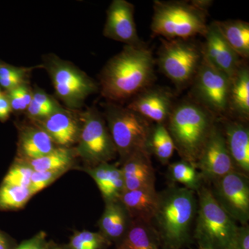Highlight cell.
<instances>
[{"instance_id": "6da1fadb", "label": "cell", "mask_w": 249, "mask_h": 249, "mask_svg": "<svg viewBox=\"0 0 249 249\" xmlns=\"http://www.w3.org/2000/svg\"><path fill=\"white\" fill-rule=\"evenodd\" d=\"M155 64L147 47L124 46L101 72V94L111 103L134 97L151 87L155 78Z\"/></svg>"}, {"instance_id": "7a4b0ae2", "label": "cell", "mask_w": 249, "mask_h": 249, "mask_svg": "<svg viewBox=\"0 0 249 249\" xmlns=\"http://www.w3.org/2000/svg\"><path fill=\"white\" fill-rule=\"evenodd\" d=\"M197 211L195 192L170 185L159 193L152 225L163 249H181L191 241Z\"/></svg>"}, {"instance_id": "3957f363", "label": "cell", "mask_w": 249, "mask_h": 249, "mask_svg": "<svg viewBox=\"0 0 249 249\" xmlns=\"http://www.w3.org/2000/svg\"><path fill=\"white\" fill-rule=\"evenodd\" d=\"M216 119L193 99L183 100L174 106L165 126L181 160L196 166Z\"/></svg>"}, {"instance_id": "277c9868", "label": "cell", "mask_w": 249, "mask_h": 249, "mask_svg": "<svg viewBox=\"0 0 249 249\" xmlns=\"http://www.w3.org/2000/svg\"><path fill=\"white\" fill-rule=\"evenodd\" d=\"M151 31L154 36L165 40H190L197 35L204 36L209 25L208 13L198 9L191 1H154Z\"/></svg>"}, {"instance_id": "5b68a950", "label": "cell", "mask_w": 249, "mask_h": 249, "mask_svg": "<svg viewBox=\"0 0 249 249\" xmlns=\"http://www.w3.org/2000/svg\"><path fill=\"white\" fill-rule=\"evenodd\" d=\"M197 195L194 237L199 249H231L238 226L203 185Z\"/></svg>"}, {"instance_id": "8992f818", "label": "cell", "mask_w": 249, "mask_h": 249, "mask_svg": "<svg viewBox=\"0 0 249 249\" xmlns=\"http://www.w3.org/2000/svg\"><path fill=\"white\" fill-rule=\"evenodd\" d=\"M104 118L121 164L136 152L146 150L151 122L127 107L111 102L105 106Z\"/></svg>"}, {"instance_id": "52a82bcc", "label": "cell", "mask_w": 249, "mask_h": 249, "mask_svg": "<svg viewBox=\"0 0 249 249\" xmlns=\"http://www.w3.org/2000/svg\"><path fill=\"white\" fill-rule=\"evenodd\" d=\"M42 66L50 77L55 94L68 109H79L88 96L98 91V84L94 80L55 54L44 55Z\"/></svg>"}, {"instance_id": "ba28073f", "label": "cell", "mask_w": 249, "mask_h": 249, "mask_svg": "<svg viewBox=\"0 0 249 249\" xmlns=\"http://www.w3.org/2000/svg\"><path fill=\"white\" fill-rule=\"evenodd\" d=\"M82 126L77 156H79L88 167L91 168L115 159L117 152L104 116L97 108L88 107L80 113Z\"/></svg>"}, {"instance_id": "9c48e42d", "label": "cell", "mask_w": 249, "mask_h": 249, "mask_svg": "<svg viewBox=\"0 0 249 249\" xmlns=\"http://www.w3.org/2000/svg\"><path fill=\"white\" fill-rule=\"evenodd\" d=\"M201 47L190 40H162L159 52L160 71L178 89L191 84L202 60Z\"/></svg>"}, {"instance_id": "30bf717a", "label": "cell", "mask_w": 249, "mask_h": 249, "mask_svg": "<svg viewBox=\"0 0 249 249\" xmlns=\"http://www.w3.org/2000/svg\"><path fill=\"white\" fill-rule=\"evenodd\" d=\"M192 84L193 100L216 117H227L231 79L225 73L202 57Z\"/></svg>"}, {"instance_id": "8fae6325", "label": "cell", "mask_w": 249, "mask_h": 249, "mask_svg": "<svg viewBox=\"0 0 249 249\" xmlns=\"http://www.w3.org/2000/svg\"><path fill=\"white\" fill-rule=\"evenodd\" d=\"M213 196L235 222L247 225L249 220V178L233 171L211 183Z\"/></svg>"}, {"instance_id": "7c38bea8", "label": "cell", "mask_w": 249, "mask_h": 249, "mask_svg": "<svg viewBox=\"0 0 249 249\" xmlns=\"http://www.w3.org/2000/svg\"><path fill=\"white\" fill-rule=\"evenodd\" d=\"M196 167L203 181L209 183L234 170L224 133L217 123L205 142Z\"/></svg>"}, {"instance_id": "4fadbf2b", "label": "cell", "mask_w": 249, "mask_h": 249, "mask_svg": "<svg viewBox=\"0 0 249 249\" xmlns=\"http://www.w3.org/2000/svg\"><path fill=\"white\" fill-rule=\"evenodd\" d=\"M134 6L126 0H114L107 11L103 36L125 46L142 47L134 21Z\"/></svg>"}, {"instance_id": "5bb4252c", "label": "cell", "mask_w": 249, "mask_h": 249, "mask_svg": "<svg viewBox=\"0 0 249 249\" xmlns=\"http://www.w3.org/2000/svg\"><path fill=\"white\" fill-rule=\"evenodd\" d=\"M44 129L58 147H71L78 142L82 122L76 110L61 107L50 115L32 121Z\"/></svg>"}, {"instance_id": "9a60e30c", "label": "cell", "mask_w": 249, "mask_h": 249, "mask_svg": "<svg viewBox=\"0 0 249 249\" xmlns=\"http://www.w3.org/2000/svg\"><path fill=\"white\" fill-rule=\"evenodd\" d=\"M174 106L170 91L150 87L136 95L127 107L150 122L165 124Z\"/></svg>"}, {"instance_id": "2e32d148", "label": "cell", "mask_w": 249, "mask_h": 249, "mask_svg": "<svg viewBox=\"0 0 249 249\" xmlns=\"http://www.w3.org/2000/svg\"><path fill=\"white\" fill-rule=\"evenodd\" d=\"M204 37L201 47L203 57L231 79L242 65L240 57L223 37L214 22L208 27Z\"/></svg>"}, {"instance_id": "e0dca14e", "label": "cell", "mask_w": 249, "mask_h": 249, "mask_svg": "<svg viewBox=\"0 0 249 249\" xmlns=\"http://www.w3.org/2000/svg\"><path fill=\"white\" fill-rule=\"evenodd\" d=\"M222 131L234 170L249 177V129L247 123L222 118Z\"/></svg>"}, {"instance_id": "ac0fdd59", "label": "cell", "mask_w": 249, "mask_h": 249, "mask_svg": "<svg viewBox=\"0 0 249 249\" xmlns=\"http://www.w3.org/2000/svg\"><path fill=\"white\" fill-rule=\"evenodd\" d=\"M18 127V158L36 160L58 147L49 134L34 123L19 124Z\"/></svg>"}, {"instance_id": "d6986e66", "label": "cell", "mask_w": 249, "mask_h": 249, "mask_svg": "<svg viewBox=\"0 0 249 249\" xmlns=\"http://www.w3.org/2000/svg\"><path fill=\"white\" fill-rule=\"evenodd\" d=\"M124 191L155 187V174L151 155L146 150L130 156L122 163Z\"/></svg>"}, {"instance_id": "ffe728a7", "label": "cell", "mask_w": 249, "mask_h": 249, "mask_svg": "<svg viewBox=\"0 0 249 249\" xmlns=\"http://www.w3.org/2000/svg\"><path fill=\"white\" fill-rule=\"evenodd\" d=\"M128 211L120 199L106 202V207L98 222L99 232L110 243L117 245L132 226Z\"/></svg>"}, {"instance_id": "44dd1931", "label": "cell", "mask_w": 249, "mask_h": 249, "mask_svg": "<svg viewBox=\"0 0 249 249\" xmlns=\"http://www.w3.org/2000/svg\"><path fill=\"white\" fill-rule=\"evenodd\" d=\"M120 200L132 220L152 224L159 201L155 187L124 191Z\"/></svg>"}, {"instance_id": "7402d4cb", "label": "cell", "mask_w": 249, "mask_h": 249, "mask_svg": "<svg viewBox=\"0 0 249 249\" xmlns=\"http://www.w3.org/2000/svg\"><path fill=\"white\" fill-rule=\"evenodd\" d=\"M228 115L232 119L248 122L249 119V70L241 65L231 79L228 101Z\"/></svg>"}, {"instance_id": "603a6c76", "label": "cell", "mask_w": 249, "mask_h": 249, "mask_svg": "<svg viewBox=\"0 0 249 249\" xmlns=\"http://www.w3.org/2000/svg\"><path fill=\"white\" fill-rule=\"evenodd\" d=\"M85 170L97 185L105 202L120 199L124 191L121 168L109 163H103Z\"/></svg>"}, {"instance_id": "cb8c5ba5", "label": "cell", "mask_w": 249, "mask_h": 249, "mask_svg": "<svg viewBox=\"0 0 249 249\" xmlns=\"http://www.w3.org/2000/svg\"><path fill=\"white\" fill-rule=\"evenodd\" d=\"M116 249H163L152 224L133 221Z\"/></svg>"}, {"instance_id": "d4e9b609", "label": "cell", "mask_w": 249, "mask_h": 249, "mask_svg": "<svg viewBox=\"0 0 249 249\" xmlns=\"http://www.w3.org/2000/svg\"><path fill=\"white\" fill-rule=\"evenodd\" d=\"M222 34L240 58L249 57V24L238 19L214 22Z\"/></svg>"}, {"instance_id": "484cf974", "label": "cell", "mask_w": 249, "mask_h": 249, "mask_svg": "<svg viewBox=\"0 0 249 249\" xmlns=\"http://www.w3.org/2000/svg\"><path fill=\"white\" fill-rule=\"evenodd\" d=\"M145 149L154 155L162 165H167L175 150L173 139L165 124H152Z\"/></svg>"}, {"instance_id": "4316f807", "label": "cell", "mask_w": 249, "mask_h": 249, "mask_svg": "<svg viewBox=\"0 0 249 249\" xmlns=\"http://www.w3.org/2000/svg\"><path fill=\"white\" fill-rule=\"evenodd\" d=\"M76 157V149L72 147H57L53 151L40 158L22 160H24L34 171H50L62 169L70 170L73 164V160Z\"/></svg>"}, {"instance_id": "83f0119b", "label": "cell", "mask_w": 249, "mask_h": 249, "mask_svg": "<svg viewBox=\"0 0 249 249\" xmlns=\"http://www.w3.org/2000/svg\"><path fill=\"white\" fill-rule=\"evenodd\" d=\"M168 178L172 182L180 183L195 193L204 185L200 173L195 165L186 160L171 163L168 168Z\"/></svg>"}, {"instance_id": "f1b7e54d", "label": "cell", "mask_w": 249, "mask_h": 249, "mask_svg": "<svg viewBox=\"0 0 249 249\" xmlns=\"http://www.w3.org/2000/svg\"><path fill=\"white\" fill-rule=\"evenodd\" d=\"M29 188L4 184L0 186V211L22 209L32 197Z\"/></svg>"}, {"instance_id": "f546056e", "label": "cell", "mask_w": 249, "mask_h": 249, "mask_svg": "<svg viewBox=\"0 0 249 249\" xmlns=\"http://www.w3.org/2000/svg\"><path fill=\"white\" fill-rule=\"evenodd\" d=\"M111 245L101 233L84 230L76 231L70 237L65 249H107Z\"/></svg>"}, {"instance_id": "4dcf8cb0", "label": "cell", "mask_w": 249, "mask_h": 249, "mask_svg": "<svg viewBox=\"0 0 249 249\" xmlns=\"http://www.w3.org/2000/svg\"><path fill=\"white\" fill-rule=\"evenodd\" d=\"M35 67H19L3 62L0 67V88L5 91L28 83L30 72Z\"/></svg>"}, {"instance_id": "1f68e13d", "label": "cell", "mask_w": 249, "mask_h": 249, "mask_svg": "<svg viewBox=\"0 0 249 249\" xmlns=\"http://www.w3.org/2000/svg\"><path fill=\"white\" fill-rule=\"evenodd\" d=\"M33 173L34 170L24 160L17 158L6 173L2 183L29 188Z\"/></svg>"}, {"instance_id": "d6a6232c", "label": "cell", "mask_w": 249, "mask_h": 249, "mask_svg": "<svg viewBox=\"0 0 249 249\" xmlns=\"http://www.w3.org/2000/svg\"><path fill=\"white\" fill-rule=\"evenodd\" d=\"M6 92L13 111L21 112L27 110L33 98V89L29 83H24Z\"/></svg>"}, {"instance_id": "836d02e7", "label": "cell", "mask_w": 249, "mask_h": 249, "mask_svg": "<svg viewBox=\"0 0 249 249\" xmlns=\"http://www.w3.org/2000/svg\"><path fill=\"white\" fill-rule=\"evenodd\" d=\"M68 170L62 169L50 170V171H34L31 176L30 186L29 188L31 195L34 196L39 192L42 191Z\"/></svg>"}, {"instance_id": "e575fe53", "label": "cell", "mask_w": 249, "mask_h": 249, "mask_svg": "<svg viewBox=\"0 0 249 249\" xmlns=\"http://www.w3.org/2000/svg\"><path fill=\"white\" fill-rule=\"evenodd\" d=\"M32 100L40 105L41 107H43L51 114L62 107L53 98L37 87H36L35 89H33Z\"/></svg>"}, {"instance_id": "d590c367", "label": "cell", "mask_w": 249, "mask_h": 249, "mask_svg": "<svg viewBox=\"0 0 249 249\" xmlns=\"http://www.w3.org/2000/svg\"><path fill=\"white\" fill-rule=\"evenodd\" d=\"M45 232L40 231L29 240L24 241L14 249H48L49 246Z\"/></svg>"}, {"instance_id": "8d00e7d4", "label": "cell", "mask_w": 249, "mask_h": 249, "mask_svg": "<svg viewBox=\"0 0 249 249\" xmlns=\"http://www.w3.org/2000/svg\"><path fill=\"white\" fill-rule=\"evenodd\" d=\"M231 249H249V227L242 225L237 228V232Z\"/></svg>"}, {"instance_id": "74e56055", "label": "cell", "mask_w": 249, "mask_h": 249, "mask_svg": "<svg viewBox=\"0 0 249 249\" xmlns=\"http://www.w3.org/2000/svg\"><path fill=\"white\" fill-rule=\"evenodd\" d=\"M12 111L7 93L4 91L0 96V121L5 122L7 121Z\"/></svg>"}, {"instance_id": "f35d334b", "label": "cell", "mask_w": 249, "mask_h": 249, "mask_svg": "<svg viewBox=\"0 0 249 249\" xmlns=\"http://www.w3.org/2000/svg\"><path fill=\"white\" fill-rule=\"evenodd\" d=\"M0 249H14L9 237L0 231Z\"/></svg>"}, {"instance_id": "ab89813d", "label": "cell", "mask_w": 249, "mask_h": 249, "mask_svg": "<svg viewBox=\"0 0 249 249\" xmlns=\"http://www.w3.org/2000/svg\"><path fill=\"white\" fill-rule=\"evenodd\" d=\"M48 249H65L63 248V247H59V246L52 245V244H49V246L48 247Z\"/></svg>"}, {"instance_id": "60d3db41", "label": "cell", "mask_w": 249, "mask_h": 249, "mask_svg": "<svg viewBox=\"0 0 249 249\" xmlns=\"http://www.w3.org/2000/svg\"><path fill=\"white\" fill-rule=\"evenodd\" d=\"M3 92H4V91H2V90H1V88H0V96H1V94H2Z\"/></svg>"}, {"instance_id": "b9f144b4", "label": "cell", "mask_w": 249, "mask_h": 249, "mask_svg": "<svg viewBox=\"0 0 249 249\" xmlns=\"http://www.w3.org/2000/svg\"><path fill=\"white\" fill-rule=\"evenodd\" d=\"M3 62H1V60H0V67H1V65H2Z\"/></svg>"}, {"instance_id": "7bdbcfd3", "label": "cell", "mask_w": 249, "mask_h": 249, "mask_svg": "<svg viewBox=\"0 0 249 249\" xmlns=\"http://www.w3.org/2000/svg\"></svg>"}]
</instances>
